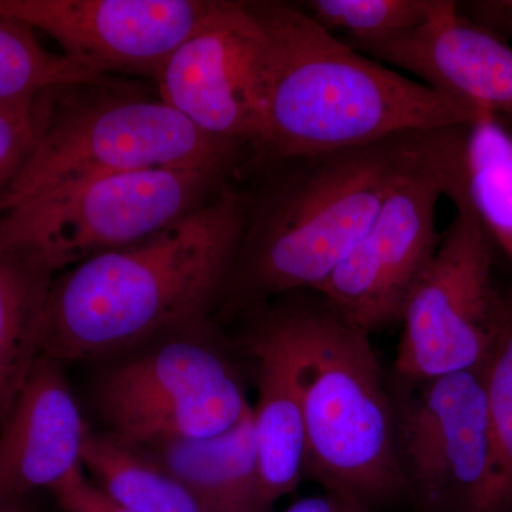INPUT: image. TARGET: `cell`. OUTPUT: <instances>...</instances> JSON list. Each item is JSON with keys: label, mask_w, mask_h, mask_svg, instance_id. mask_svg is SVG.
<instances>
[{"label": "cell", "mask_w": 512, "mask_h": 512, "mask_svg": "<svg viewBox=\"0 0 512 512\" xmlns=\"http://www.w3.org/2000/svg\"><path fill=\"white\" fill-rule=\"evenodd\" d=\"M248 202L225 188L137 244L93 256L55 276L40 356L93 359L191 322L237 261Z\"/></svg>", "instance_id": "6da1fadb"}, {"label": "cell", "mask_w": 512, "mask_h": 512, "mask_svg": "<svg viewBox=\"0 0 512 512\" xmlns=\"http://www.w3.org/2000/svg\"><path fill=\"white\" fill-rule=\"evenodd\" d=\"M262 35L264 141L276 161L473 126L484 111L363 55L299 5L247 2Z\"/></svg>", "instance_id": "7a4b0ae2"}, {"label": "cell", "mask_w": 512, "mask_h": 512, "mask_svg": "<svg viewBox=\"0 0 512 512\" xmlns=\"http://www.w3.org/2000/svg\"><path fill=\"white\" fill-rule=\"evenodd\" d=\"M258 325L278 343L301 403L306 476L326 493L375 507L407 485L396 439V410L369 335L326 305L266 313Z\"/></svg>", "instance_id": "3957f363"}, {"label": "cell", "mask_w": 512, "mask_h": 512, "mask_svg": "<svg viewBox=\"0 0 512 512\" xmlns=\"http://www.w3.org/2000/svg\"><path fill=\"white\" fill-rule=\"evenodd\" d=\"M437 130L286 160L288 173L254 214L248 208L238 252L252 291H318L365 237Z\"/></svg>", "instance_id": "277c9868"}, {"label": "cell", "mask_w": 512, "mask_h": 512, "mask_svg": "<svg viewBox=\"0 0 512 512\" xmlns=\"http://www.w3.org/2000/svg\"><path fill=\"white\" fill-rule=\"evenodd\" d=\"M245 146L208 136L163 100L103 94L53 113L40 99L32 151L0 192V214L64 185L143 170L229 173Z\"/></svg>", "instance_id": "5b68a950"}, {"label": "cell", "mask_w": 512, "mask_h": 512, "mask_svg": "<svg viewBox=\"0 0 512 512\" xmlns=\"http://www.w3.org/2000/svg\"><path fill=\"white\" fill-rule=\"evenodd\" d=\"M214 170L106 175L35 195L0 214V251L53 275L137 244L207 204L225 188Z\"/></svg>", "instance_id": "8992f818"}, {"label": "cell", "mask_w": 512, "mask_h": 512, "mask_svg": "<svg viewBox=\"0 0 512 512\" xmlns=\"http://www.w3.org/2000/svg\"><path fill=\"white\" fill-rule=\"evenodd\" d=\"M470 127L436 131L387 195L365 237L316 291L353 328L370 335L402 319L414 285L439 248L440 198L466 185Z\"/></svg>", "instance_id": "52a82bcc"}, {"label": "cell", "mask_w": 512, "mask_h": 512, "mask_svg": "<svg viewBox=\"0 0 512 512\" xmlns=\"http://www.w3.org/2000/svg\"><path fill=\"white\" fill-rule=\"evenodd\" d=\"M456 214L402 313L396 372L407 382L481 367L497 330L495 244L467 197L450 195Z\"/></svg>", "instance_id": "ba28073f"}, {"label": "cell", "mask_w": 512, "mask_h": 512, "mask_svg": "<svg viewBox=\"0 0 512 512\" xmlns=\"http://www.w3.org/2000/svg\"><path fill=\"white\" fill-rule=\"evenodd\" d=\"M97 396L110 434L141 448L215 436L251 406L227 360L191 340L165 343L114 367Z\"/></svg>", "instance_id": "9c48e42d"}, {"label": "cell", "mask_w": 512, "mask_h": 512, "mask_svg": "<svg viewBox=\"0 0 512 512\" xmlns=\"http://www.w3.org/2000/svg\"><path fill=\"white\" fill-rule=\"evenodd\" d=\"M396 413L407 485L421 503L454 501L460 512H494L495 456L484 365L420 383Z\"/></svg>", "instance_id": "30bf717a"}, {"label": "cell", "mask_w": 512, "mask_h": 512, "mask_svg": "<svg viewBox=\"0 0 512 512\" xmlns=\"http://www.w3.org/2000/svg\"><path fill=\"white\" fill-rule=\"evenodd\" d=\"M154 82L158 97L202 133L261 151L262 35L247 2L217 0Z\"/></svg>", "instance_id": "8fae6325"}, {"label": "cell", "mask_w": 512, "mask_h": 512, "mask_svg": "<svg viewBox=\"0 0 512 512\" xmlns=\"http://www.w3.org/2000/svg\"><path fill=\"white\" fill-rule=\"evenodd\" d=\"M217 0H0V16L47 33L84 69L147 74L210 16Z\"/></svg>", "instance_id": "7c38bea8"}, {"label": "cell", "mask_w": 512, "mask_h": 512, "mask_svg": "<svg viewBox=\"0 0 512 512\" xmlns=\"http://www.w3.org/2000/svg\"><path fill=\"white\" fill-rule=\"evenodd\" d=\"M89 431L59 362L39 356L0 426V495L52 491L83 470Z\"/></svg>", "instance_id": "4fadbf2b"}, {"label": "cell", "mask_w": 512, "mask_h": 512, "mask_svg": "<svg viewBox=\"0 0 512 512\" xmlns=\"http://www.w3.org/2000/svg\"><path fill=\"white\" fill-rule=\"evenodd\" d=\"M245 348L258 363V399L252 406L259 463V495L265 512L292 494L306 476L305 424L288 360L256 325Z\"/></svg>", "instance_id": "5bb4252c"}, {"label": "cell", "mask_w": 512, "mask_h": 512, "mask_svg": "<svg viewBox=\"0 0 512 512\" xmlns=\"http://www.w3.org/2000/svg\"><path fill=\"white\" fill-rule=\"evenodd\" d=\"M207 512H265L252 406L228 430L146 447Z\"/></svg>", "instance_id": "9a60e30c"}, {"label": "cell", "mask_w": 512, "mask_h": 512, "mask_svg": "<svg viewBox=\"0 0 512 512\" xmlns=\"http://www.w3.org/2000/svg\"><path fill=\"white\" fill-rule=\"evenodd\" d=\"M55 275L0 251V426L40 356L43 313Z\"/></svg>", "instance_id": "2e32d148"}, {"label": "cell", "mask_w": 512, "mask_h": 512, "mask_svg": "<svg viewBox=\"0 0 512 512\" xmlns=\"http://www.w3.org/2000/svg\"><path fill=\"white\" fill-rule=\"evenodd\" d=\"M83 466L104 493L128 510L207 512L157 458L113 434H87Z\"/></svg>", "instance_id": "e0dca14e"}, {"label": "cell", "mask_w": 512, "mask_h": 512, "mask_svg": "<svg viewBox=\"0 0 512 512\" xmlns=\"http://www.w3.org/2000/svg\"><path fill=\"white\" fill-rule=\"evenodd\" d=\"M104 84L107 77L46 50L25 23L0 16V107L29 106L59 90Z\"/></svg>", "instance_id": "ac0fdd59"}, {"label": "cell", "mask_w": 512, "mask_h": 512, "mask_svg": "<svg viewBox=\"0 0 512 512\" xmlns=\"http://www.w3.org/2000/svg\"><path fill=\"white\" fill-rule=\"evenodd\" d=\"M466 188L478 218L512 265V131L493 114L484 113L468 131Z\"/></svg>", "instance_id": "d6986e66"}, {"label": "cell", "mask_w": 512, "mask_h": 512, "mask_svg": "<svg viewBox=\"0 0 512 512\" xmlns=\"http://www.w3.org/2000/svg\"><path fill=\"white\" fill-rule=\"evenodd\" d=\"M484 382L494 441V512H512V292H501Z\"/></svg>", "instance_id": "ffe728a7"}, {"label": "cell", "mask_w": 512, "mask_h": 512, "mask_svg": "<svg viewBox=\"0 0 512 512\" xmlns=\"http://www.w3.org/2000/svg\"><path fill=\"white\" fill-rule=\"evenodd\" d=\"M433 0H309L298 3L306 15L350 46L402 35L429 16Z\"/></svg>", "instance_id": "44dd1931"}, {"label": "cell", "mask_w": 512, "mask_h": 512, "mask_svg": "<svg viewBox=\"0 0 512 512\" xmlns=\"http://www.w3.org/2000/svg\"><path fill=\"white\" fill-rule=\"evenodd\" d=\"M39 124L40 100L29 106L0 107V192L28 158Z\"/></svg>", "instance_id": "7402d4cb"}, {"label": "cell", "mask_w": 512, "mask_h": 512, "mask_svg": "<svg viewBox=\"0 0 512 512\" xmlns=\"http://www.w3.org/2000/svg\"><path fill=\"white\" fill-rule=\"evenodd\" d=\"M52 493L63 512H136L116 503L99 485L87 480L83 470L57 485Z\"/></svg>", "instance_id": "603a6c76"}, {"label": "cell", "mask_w": 512, "mask_h": 512, "mask_svg": "<svg viewBox=\"0 0 512 512\" xmlns=\"http://www.w3.org/2000/svg\"><path fill=\"white\" fill-rule=\"evenodd\" d=\"M458 10L477 25L508 42L512 37V0H476L457 3Z\"/></svg>", "instance_id": "cb8c5ba5"}, {"label": "cell", "mask_w": 512, "mask_h": 512, "mask_svg": "<svg viewBox=\"0 0 512 512\" xmlns=\"http://www.w3.org/2000/svg\"><path fill=\"white\" fill-rule=\"evenodd\" d=\"M282 512H342V501L335 495H311L295 501Z\"/></svg>", "instance_id": "d4e9b609"}, {"label": "cell", "mask_w": 512, "mask_h": 512, "mask_svg": "<svg viewBox=\"0 0 512 512\" xmlns=\"http://www.w3.org/2000/svg\"><path fill=\"white\" fill-rule=\"evenodd\" d=\"M340 501H342V512H375L372 507H367L357 501L343 500V498H340Z\"/></svg>", "instance_id": "484cf974"}, {"label": "cell", "mask_w": 512, "mask_h": 512, "mask_svg": "<svg viewBox=\"0 0 512 512\" xmlns=\"http://www.w3.org/2000/svg\"><path fill=\"white\" fill-rule=\"evenodd\" d=\"M0 512H23V510L20 507L19 500L0 495Z\"/></svg>", "instance_id": "4316f807"}, {"label": "cell", "mask_w": 512, "mask_h": 512, "mask_svg": "<svg viewBox=\"0 0 512 512\" xmlns=\"http://www.w3.org/2000/svg\"><path fill=\"white\" fill-rule=\"evenodd\" d=\"M507 126H508V124H507ZM508 127H510V128H511V131H512V127H511V126H508Z\"/></svg>", "instance_id": "83f0119b"}]
</instances>
